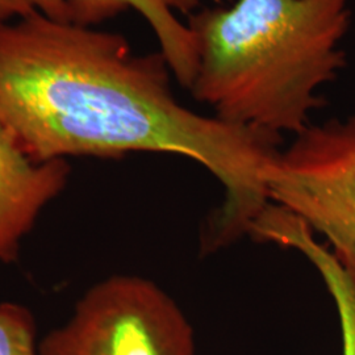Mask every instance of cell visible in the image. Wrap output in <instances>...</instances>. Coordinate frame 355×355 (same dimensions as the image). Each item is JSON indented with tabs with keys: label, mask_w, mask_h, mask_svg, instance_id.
Wrapping results in <instances>:
<instances>
[{
	"label": "cell",
	"mask_w": 355,
	"mask_h": 355,
	"mask_svg": "<svg viewBox=\"0 0 355 355\" xmlns=\"http://www.w3.org/2000/svg\"><path fill=\"white\" fill-rule=\"evenodd\" d=\"M198 44L190 91L216 117L282 139L299 135L346 66L352 0H236L187 20Z\"/></svg>",
	"instance_id": "7a4b0ae2"
},
{
	"label": "cell",
	"mask_w": 355,
	"mask_h": 355,
	"mask_svg": "<svg viewBox=\"0 0 355 355\" xmlns=\"http://www.w3.org/2000/svg\"><path fill=\"white\" fill-rule=\"evenodd\" d=\"M262 234L266 242L303 254L318 270L338 313L343 355H355V268L341 262L299 218L286 211L270 216Z\"/></svg>",
	"instance_id": "52a82bcc"
},
{
	"label": "cell",
	"mask_w": 355,
	"mask_h": 355,
	"mask_svg": "<svg viewBox=\"0 0 355 355\" xmlns=\"http://www.w3.org/2000/svg\"><path fill=\"white\" fill-rule=\"evenodd\" d=\"M0 355H38L36 325L21 305L0 304Z\"/></svg>",
	"instance_id": "ba28073f"
},
{
	"label": "cell",
	"mask_w": 355,
	"mask_h": 355,
	"mask_svg": "<svg viewBox=\"0 0 355 355\" xmlns=\"http://www.w3.org/2000/svg\"><path fill=\"white\" fill-rule=\"evenodd\" d=\"M64 159L37 162L0 121V262L16 253L40 212L62 190Z\"/></svg>",
	"instance_id": "8992f818"
},
{
	"label": "cell",
	"mask_w": 355,
	"mask_h": 355,
	"mask_svg": "<svg viewBox=\"0 0 355 355\" xmlns=\"http://www.w3.org/2000/svg\"><path fill=\"white\" fill-rule=\"evenodd\" d=\"M267 195L355 268V117L296 135L268 170Z\"/></svg>",
	"instance_id": "277c9868"
},
{
	"label": "cell",
	"mask_w": 355,
	"mask_h": 355,
	"mask_svg": "<svg viewBox=\"0 0 355 355\" xmlns=\"http://www.w3.org/2000/svg\"><path fill=\"white\" fill-rule=\"evenodd\" d=\"M200 0H0V24L41 12L49 19L91 26L133 10L152 28L171 74L190 89L198 70V44L187 21Z\"/></svg>",
	"instance_id": "5b68a950"
},
{
	"label": "cell",
	"mask_w": 355,
	"mask_h": 355,
	"mask_svg": "<svg viewBox=\"0 0 355 355\" xmlns=\"http://www.w3.org/2000/svg\"><path fill=\"white\" fill-rule=\"evenodd\" d=\"M38 355H195L190 321L154 283L117 275L92 287Z\"/></svg>",
	"instance_id": "3957f363"
},
{
	"label": "cell",
	"mask_w": 355,
	"mask_h": 355,
	"mask_svg": "<svg viewBox=\"0 0 355 355\" xmlns=\"http://www.w3.org/2000/svg\"><path fill=\"white\" fill-rule=\"evenodd\" d=\"M171 76L159 51L136 55L117 33L37 11L0 24V121L32 159L187 157L223 184L209 227L236 240L270 204L267 175L280 137L183 107Z\"/></svg>",
	"instance_id": "6da1fadb"
}]
</instances>
